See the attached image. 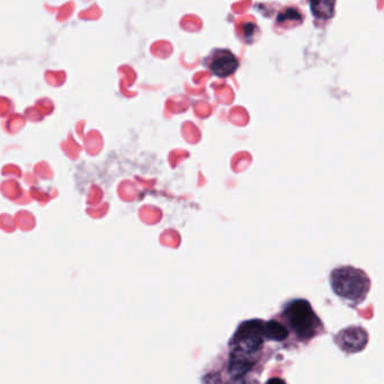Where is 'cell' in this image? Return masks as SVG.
Returning <instances> with one entry per match:
<instances>
[{
    "instance_id": "obj_5",
    "label": "cell",
    "mask_w": 384,
    "mask_h": 384,
    "mask_svg": "<svg viewBox=\"0 0 384 384\" xmlns=\"http://www.w3.org/2000/svg\"><path fill=\"white\" fill-rule=\"evenodd\" d=\"M335 343L337 344L339 349L347 354H355V353L362 352L367 347L369 343V334L362 327L351 326L336 335Z\"/></svg>"
},
{
    "instance_id": "obj_12",
    "label": "cell",
    "mask_w": 384,
    "mask_h": 384,
    "mask_svg": "<svg viewBox=\"0 0 384 384\" xmlns=\"http://www.w3.org/2000/svg\"><path fill=\"white\" fill-rule=\"evenodd\" d=\"M265 384H287L284 380H282L281 378H269V381Z\"/></svg>"
},
{
    "instance_id": "obj_4",
    "label": "cell",
    "mask_w": 384,
    "mask_h": 384,
    "mask_svg": "<svg viewBox=\"0 0 384 384\" xmlns=\"http://www.w3.org/2000/svg\"><path fill=\"white\" fill-rule=\"evenodd\" d=\"M239 60L229 49H214L204 59V65L216 77L227 78L239 68Z\"/></svg>"
},
{
    "instance_id": "obj_6",
    "label": "cell",
    "mask_w": 384,
    "mask_h": 384,
    "mask_svg": "<svg viewBox=\"0 0 384 384\" xmlns=\"http://www.w3.org/2000/svg\"><path fill=\"white\" fill-rule=\"evenodd\" d=\"M255 364H256V360L230 354L227 369L231 378H243L255 367Z\"/></svg>"
},
{
    "instance_id": "obj_9",
    "label": "cell",
    "mask_w": 384,
    "mask_h": 384,
    "mask_svg": "<svg viewBox=\"0 0 384 384\" xmlns=\"http://www.w3.org/2000/svg\"><path fill=\"white\" fill-rule=\"evenodd\" d=\"M303 16L301 13L298 12L296 8H287L283 12L280 13L278 16V23H284V22L289 21H298L302 22Z\"/></svg>"
},
{
    "instance_id": "obj_11",
    "label": "cell",
    "mask_w": 384,
    "mask_h": 384,
    "mask_svg": "<svg viewBox=\"0 0 384 384\" xmlns=\"http://www.w3.org/2000/svg\"><path fill=\"white\" fill-rule=\"evenodd\" d=\"M227 384H248L243 378H232Z\"/></svg>"
},
{
    "instance_id": "obj_10",
    "label": "cell",
    "mask_w": 384,
    "mask_h": 384,
    "mask_svg": "<svg viewBox=\"0 0 384 384\" xmlns=\"http://www.w3.org/2000/svg\"><path fill=\"white\" fill-rule=\"evenodd\" d=\"M257 31V25L254 23H247L245 26H243V34L245 36H253L254 35V32Z\"/></svg>"
},
{
    "instance_id": "obj_2",
    "label": "cell",
    "mask_w": 384,
    "mask_h": 384,
    "mask_svg": "<svg viewBox=\"0 0 384 384\" xmlns=\"http://www.w3.org/2000/svg\"><path fill=\"white\" fill-rule=\"evenodd\" d=\"M330 283L336 296L355 305L365 300L371 287V281L367 273L353 266L335 269L331 272Z\"/></svg>"
},
{
    "instance_id": "obj_1",
    "label": "cell",
    "mask_w": 384,
    "mask_h": 384,
    "mask_svg": "<svg viewBox=\"0 0 384 384\" xmlns=\"http://www.w3.org/2000/svg\"><path fill=\"white\" fill-rule=\"evenodd\" d=\"M282 316L285 327L290 329L298 342H309L320 334L323 328L310 303L305 298H296L284 305Z\"/></svg>"
},
{
    "instance_id": "obj_3",
    "label": "cell",
    "mask_w": 384,
    "mask_h": 384,
    "mask_svg": "<svg viewBox=\"0 0 384 384\" xmlns=\"http://www.w3.org/2000/svg\"><path fill=\"white\" fill-rule=\"evenodd\" d=\"M264 321L259 319L241 322L231 338L230 354L253 358L262 351L265 343Z\"/></svg>"
},
{
    "instance_id": "obj_8",
    "label": "cell",
    "mask_w": 384,
    "mask_h": 384,
    "mask_svg": "<svg viewBox=\"0 0 384 384\" xmlns=\"http://www.w3.org/2000/svg\"><path fill=\"white\" fill-rule=\"evenodd\" d=\"M335 3L314 1L310 3L311 12L319 19H330L334 15Z\"/></svg>"
},
{
    "instance_id": "obj_7",
    "label": "cell",
    "mask_w": 384,
    "mask_h": 384,
    "mask_svg": "<svg viewBox=\"0 0 384 384\" xmlns=\"http://www.w3.org/2000/svg\"><path fill=\"white\" fill-rule=\"evenodd\" d=\"M264 336L266 340L284 342L289 337V330L283 322L278 320H269L264 322Z\"/></svg>"
}]
</instances>
